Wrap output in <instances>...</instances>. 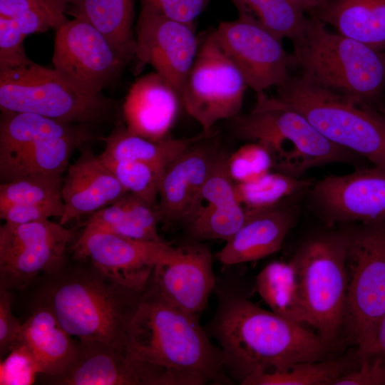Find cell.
<instances>
[{
	"instance_id": "1",
	"label": "cell",
	"mask_w": 385,
	"mask_h": 385,
	"mask_svg": "<svg viewBox=\"0 0 385 385\" xmlns=\"http://www.w3.org/2000/svg\"><path fill=\"white\" fill-rule=\"evenodd\" d=\"M198 319L169 302L150 278L128 325L127 351L158 385L231 384L222 350Z\"/></svg>"
},
{
	"instance_id": "2",
	"label": "cell",
	"mask_w": 385,
	"mask_h": 385,
	"mask_svg": "<svg viewBox=\"0 0 385 385\" xmlns=\"http://www.w3.org/2000/svg\"><path fill=\"white\" fill-rule=\"evenodd\" d=\"M215 291L218 306L207 333L217 342L231 379L241 384L256 373L324 358L330 345L318 333L261 308L217 280Z\"/></svg>"
},
{
	"instance_id": "3",
	"label": "cell",
	"mask_w": 385,
	"mask_h": 385,
	"mask_svg": "<svg viewBox=\"0 0 385 385\" xmlns=\"http://www.w3.org/2000/svg\"><path fill=\"white\" fill-rule=\"evenodd\" d=\"M293 67L307 82L383 112L385 52L329 31L311 16L292 39Z\"/></svg>"
},
{
	"instance_id": "4",
	"label": "cell",
	"mask_w": 385,
	"mask_h": 385,
	"mask_svg": "<svg viewBox=\"0 0 385 385\" xmlns=\"http://www.w3.org/2000/svg\"><path fill=\"white\" fill-rule=\"evenodd\" d=\"M232 120L237 138L268 150L274 171L300 178L311 168L330 164L362 167L364 158L328 140L302 114L265 92L256 93L249 113Z\"/></svg>"
},
{
	"instance_id": "5",
	"label": "cell",
	"mask_w": 385,
	"mask_h": 385,
	"mask_svg": "<svg viewBox=\"0 0 385 385\" xmlns=\"http://www.w3.org/2000/svg\"><path fill=\"white\" fill-rule=\"evenodd\" d=\"M277 98L302 114L334 145L385 168V115L354 98L290 75Z\"/></svg>"
},
{
	"instance_id": "6",
	"label": "cell",
	"mask_w": 385,
	"mask_h": 385,
	"mask_svg": "<svg viewBox=\"0 0 385 385\" xmlns=\"http://www.w3.org/2000/svg\"><path fill=\"white\" fill-rule=\"evenodd\" d=\"M143 292L123 287L105 277H78L58 286L48 306L71 336L127 350L128 325Z\"/></svg>"
},
{
	"instance_id": "7",
	"label": "cell",
	"mask_w": 385,
	"mask_h": 385,
	"mask_svg": "<svg viewBox=\"0 0 385 385\" xmlns=\"http://www.w3.org/2000/svg\"><path fill=\"white\" fill-rule=\"evenodd\" d=\"M348 231V282L343 332L369 355L385 313V222L359 223Z\"/></svg>"
},
{
	"instance_id": "8",
	"label": "cell",
	"mask_w": 385,
	"mask_h": 385,
	"mask_svg": "<svg viewBox=\"0 0 385 385\" xmlns=\"http://www.w3.org/2000/svg\"><path fill=\"white\" fill-rule=\"evenodd\" d=\"M348 231L306 240L291 259L299 276L307 324L331 345L343 331L347 291Z\"/></svg>"
},
{
	"instance_id": "9",
	"label": "cell",
	"mask_w": 385,
	"mask_h": 385,
	"mask_svg": "<svg viewBox=\"0 0 385 385\" xmlns=\"http://www.w3.org/2000/svg\"><path fill=\"white\" fill-rule=\"evenodd\" d=\"M111 101L81 90L54 68L32 63L0 71L1 111L28 112L70 123L106 117Z\"/></svg>"
},
{
	"instance_id": "10",
	"label": "cell",
	"mask_w": 385,
	"mask_h": 385,
	"mask_svg": "<svg viewBox=\"0 0 385 385\" xmlns=\"http://www.w3.org/2000/svg\"><path fill=\"white\" fill-rule=\"evenodd\" d=\"M247 87L241 71L210 32L200 44L185 81L182 107L202 131L211 132L218 121L240 113Z\"/></svg>"
},
{
	"instance_id": "11",
	"label": "cell",
	"mask_w": 385,
	"mask_h": 385,
	"mask_svg": "<svg viewBox=\"0 0 385 385\" xmlns=\"http://www.w3.org/2000/svg\"><path fill=\"white\" fill-rule=\"evenodd\" d=\"M52 63L67 81L92 94H102L128 64L103 34L77 19L56 31Z\"/></svg>"
},
{
	"instance_id": "12",
	"label": "cell",
	"mask_w": 385,
	"mask_h": 385,
	"mask_svg": "<svg viewBox=\"0 0 385 385\" xmlns=\"http://www.w3.org/2000/svg\"><path fill=\"white\" fill-rule=\"evenodd\" d=\"M73 231L44 220L0 227L1 288L21 289L41 272L55 270L63 261Z\"/></svg>"
},
{
	"instance_id": "13",
	"label": "cell",
	"mask_w": 385,
	"mask_h": 385,
	"mask_svg": "<svg viewBox=\"0 0 385 385\" xmlns=\"http://www.w3.org/2000/svg\"><path fill=\"white\" fill-rule=\"evenodd\" d=\"M212 33L255 93L280 87L291 75L292 58L282 39L253 19L239 14L220 22Z\"/></svg>"
},
{
	"instance_id": "14",
	"label": "cell",
	"mask_w": 385,
	"mask_h": 385,
	"mask_svg": "<svg viewBox=\"0 0 385 385\" xmlns=\"http://www.w3.org/2000/svg\"><path fill=\"white\" fill-rule=\"evenodd\" d=\"M307 192L310 208L329 225L385 222V168L362 166L329 175Z\"/></svg>"
},
{
	"instance_id": "15",
	"label": "cell",
	"mask_w": 385,
	"mask_h": 385,
	"mask_svg": "<svg viewBox=\"0 0 385 385\" xmlns=\"http://www.w3.org/2000/svg\"><path fill=\"white\" fill-rule=\"evenodd\" d=\"M134 72L148 64L180 96L199 48L194 24L170 19L141 4L136 24Z\"/></svg>"
},
{
	"instance_id": "16",
	"label": "cell",
	"mask_w": 385,
	"mask_h": 385,
	"mask_svg": "<svg viewBox=\"0 0 385 385\" xmlns=\"http://www.w3.org/2000/svg\"><path fill=\"white\" fill-rule=\"evenodd\" d=\"M165 242L138 240L113 232L85 227L73 246L76 258H89L102 276L143 292L155 265L175 250Z\"/></svg>"
},
{
	"instance_id": "17",
	"label": "cell",
	"mask_w": 385,
	"mask_h": 385,
	"mask_svg": "<svg viewBox=\"0 0 385 385\" xmlns=\"http://www.w3.org/2000/svg\"><path fill=\"white\" fill-rule=\"evenodd\" d=\"M215 133H205L166 167L157 210L161 223L188 222L203 205L202 190L220 152Z\"/></svg>"
},
{
	"instance_id": "18",
	"label": "cell",
	"mask_w": 385,
	"mask_h": 385,
	"mask_svg": "<svg viewBox=\"0 0 385 385\" xmlns=\"http://www.w3.org/2000/svg\"><path fill=\"white\" fill-rule=\"evenodd\" d=\"M151 281L172 304L199 317L217 283L210 250L200 244L176 247L155 265Z\"/></svg>"
},
{
	"instance_id": "19",
	"label": "cell",
	"mask_w": 385,
	"mask_h": 385,
	"mask_svg": "<svg viewBox=\"0 0 385 385\" xmlns=\"http://www.w3.org/2000/svg\"><path fill=\"white\" fill-rule=\"evenodd\" d=\"M247 210L243 225L215 255L225 265L256 261L279 251L299 211L296 204L286 200Z\"/></svg>"
},
{
	"instance_id": "20",
	"label": "cell",
	"mask_w": 385,
	"mask_h": 385,
	"mask_svg": "<svg viewBox=\"0 0 385 385\" xmlns=\"http://www.w3.org/2000/svg\"><path fill=\"white\" fill-rule=\"evenodd\" d=\"M55 381L65 385H157L150 370L127 350L95 340H80L76 359Z\"/></svg>"
},
{
	"instance_id": "21",
	"label": "cell",
	"mask_w": 385,
	"mask_h": 385,
	"mask_svg": "<svg viewBox=\"0 0 385 385\" xmlns=\"http://www.w3.org/2000/svg\"><path fill=\"white\" fill-rule=\"evenodd\" d=\"M180 107L181 101L176 90L159 73H148L131 85L125 98V127L129 132L148 139L165 138Z\"/></svg>"
},
{
	"instance_id": "22",
	"label": "cell",
	"mask_w": 385,
	"mask_h": 385,
	"mask_svg": "<svg viewBox=\"0 0 385 385\" xmlns=\"http://www.w3.org/2000/svg\"><path fill=\"white\" fill-rule=\"evenodd\" d=\"M228 155L220 151L202 190V205L187 222L197 240H228L245 222L247 210L240 202L227 167Z\"/></svg>"
},
{
	"instance_id": "23",
	"label": "cell",
	"mask_w": 385,
	"mask_h": 385,
	"mask_svg": "<svg viewBox=\"0 0 385 385\" xmlns=\"http://www.w3.org/2000/svg\"><path fill=\"white\" fill-rule=\"evenodd\" d=\"M62 187L64 213L59 223L69 221L110 205L128 192L110 169L89 148L68 168Z\"/></svg>"
},
{
	"instance_id": "24",
	"label": "cell",
	"mask_w": 385,
	"mask_h": 385,
	"mask_svg": "<svg viewBox=\"0 0 385 385\" xmlns=\"http://www.w3.org/2000/svg\"><path fill=\"white\" fill-rule=\"evenodd\" d=\"M49 306L37 309L22 324L19 342L34 358L41 374L54 378L63 374L79 351Z\"/></svg>"
},
{
	"instance_id": "25",
	"label": "cell",
	"mask_w": 385,
	"mask_h": 385,
	"mask_svg": "<svg viewBox=\"0 0 385 385\" xmlns=\"http://www.w3.org/2000/svg\"><path fill=\"white\" fill-rule=\"evenodd\" d=\"M310 14L341 34L385 49V0H326Z\"/></svg>"
},
{
	"instance_id": "26",
	"label": "cell",
	"mask_w": 385,
	"mask_h": 385,
	"mask_svg": "<svg viewBox=\"0 0 385 385\" xmlns=\"http://www.w3.org/2000/svg\"><path fill=\"white\" fill-rule=\"evenodd\" d=\"M103 34L129 63L135 58V0H68L66 12Z\"/></svg>"
},
{
	"instance_id": "27",
	"label": "cell",
	"mask_w": 385,
	"mask_h": 385,
	"mask_svg": "<svg viewBox=\"0 0 385 385\" xmlns=\"http://www.w3.org/2000/svg\"><path fill=\"white\" fill-rule=\"evenodd\" d=\"M63 137L91 135L82 126L34 113L1 111L0 163L36 142Z\"/></svg>"
},
{
	"instance_id": "28",
	"label": "cell",
	"mask_w": 385,
	"mask_h": 385,
	"mask_svg": "<svg viewBox=\"0 0 385 385\" xmlns=\"http://www.w3.org/2000/svg\"><path fill=\"white\" fill-rule=\"evenodd\" d=\"M202 131L187 138H165L153 140L129 132L125 126H117L103 138L105 149L101 160H136L162 168L166 167L183 150L205 135Z\"/></svg>"
},
{
	"instance_id": "29",
	"label": "cell",
	"mask_w": 385,
	"mask_h": 385,
	"mask_svg": "<svg viewBox=\"0 0 385 385\" xmlns=\"http://www.w3.org/2000/svg\"><path fill=\"white\" fill-rule=\"evenodd\" d=\"M90 139L86 137H63L33 143L7 161L0 163L1 183L30 175H63L73 150Z\"/></svg>"
},
{
	"instance_id": "30",
	"label": "cell",
	"mask_w": 385,
	"mask_h": 385,
	"mask_svg": "<svg viewBox=\"0 0 385 385\" xmlns=\"http://www.w3.org/2000/svg\"><path fill=\"white\" fill-rule=\"evenodd\" d=\"M257 292L277 314L300 324H307L297 267L289 262L273 261L257 275Z\"/></svg>"
},
{
	"instance_id": "31",
	"label": "cell",
	"mask_w": 385,
	"mask_h": 385,
	"mask_svg": "<svg viewBox=\"0 0 385 385\" xmlns=\"http://www.w3.org/2000/svg\"><path fill=\"white\" fill-rule=\"evenodd\" d=\"M344 359L299 361L247 377L242 385H333L346 372Z\"/></svg>"
},
{
	"instance_id": "32",
	"label": "cell",
	"mask_w": 385,
	"mask_h": 385,
	"mask_svg": "<svg viewBox=\"0 0 385 385\" xmlns=\"http://www.w3.org/2000/svg\"><path fill=\"white\" fill-rule=\"evenodd\" d=\"M238 14L246 16L283 39H292L307 17L294 0H230Z\"/></svg>"
},
{
	"instance_id": "33",
	"label": "cell",
	"mask_w": 385,
	"mask_h": 385,
	"mask_svg": "<svg viewBox=\"0 0 385 385\" xmlns=\"http://www.w3.org/2000/svg\"><path fill=\"white\" fill-rule=\"evenodd\" d=\"M68 0H0V16L11 18L26 36L51 29L68 21Z\"/></svg>"
},
{
	"instance_id": "34",
	"label": "cell",
	"mask_w": 385,
	"mask_h": 385,
	"mask_svg": "<svg viewBox=\"0 0 385 385\" xmlns=\"http://www.w3.org/2000/svg\"><path fill=\"white\" fill-rule=\"evenodd\" d=\"M314 181L274 171L247 183H235L241 205L247 209L270 207L308 191Z\"/></svg>"
},
{
	"instance_id": "35",
	"label": "cell",
	"mask_w": 385,
	"mask_h": 385,
	"mask_svg": "<svg viewBox=\"0 0 385 385\" xmlns=\"http://www.w3.org/2000/svg\"><path fill=\"white\" fill-rule=\"evenodd\" d=\"M61 174H36L1 183L0 207L15 203L63 202Z\"/></svg>"
},
{
	"instance_id": "36",
	"label": "cell",
	"mask_w": 385,
	"mask_h": 385,
	"mask_svg": "<svg viewBox=\"0 0 385 385\" xmlns=\"http://www.w3.org/2000/svg\"><path fill=\"white\" fill-rule=\"evenodd\" d=\"M101 160L128 192L157 207L160 184L165 168L136 160Z\"/></svg>"
},
{
	"instance_id": "37",
	"label": "cell",
	"mask_w": 385,
	"mask_h": 385,
	"mask_svg": "<svg viewBox=\"0 0 385 385\" xmlns=\"http://www.w3.org/2000/svg\"><path fill=\"white\" fill-rule=\"evenodd\" d=\"M117 201L123 207L125 217L114 225L123 235L139 240L164 242L158 232L160 220L157 207L131 192H127Z\"/></svg>"
},
{
	"instance_id": "38",
	"label": "cell",
	"mask_w": 385,
	"mask_h": 385,
	"mask_svg": "<svg viewBox=\"0 0 385 385\" xmlns=\"http://www.w3.org/2000/svg\"><path fill=\"white\" fill-rule=\"evenodd\" d=\"M227 167L235 183L252 181L270 171L272 160L262 145L249 142L228 155Z\"/></svg>"
},
{
	"instance_id": "39",
	"label": "cell",
	"mask_w": 385,
	"mask_h": 385,
	"mask_svg": "<svg viewBox=\"0 0 385 385\" xmlns=\"http://www.w3.org/2000/svg\"><path fill=\"white\" fill-rule=\"evenodd\" d=\"M38 374H41L40 370L32 354L19 342L1 362L0 384H31Z\"/></svg>"
},
{
	"instance_id": "40",
	"label": "cell",
	"mask_w": 385,
	"mask_h": 385,
	"mask_svg": "<svg viewBox=\"0 0 385 385\" xmlns=\"http://www.w3.org/2000/svg\"><path fill=\"white\" fill-rule=\"evenodd\" d=\"M24 34L11 18L0 16V71L32 63L24 48Z\"/></svg>"
},
{
	"instance_id": "41",
	"label": "cell",
	"mask_w": 385,
	"mask_h": 385,
	"mask_svg": "<svg viewBox=\"0 0 385 385\" xmlns=\"http://www.w3.org/2000/svg\"><path fill=\"white\" fill-rule=\"evenodd\" d=\"M63 202L51 203H15L0 207V218L6 223L23 224L61 218L64 213Z\"/></svg>"
},
{
	"instance_id": "42",
	"label": "cell",
	"mask_w": 385,
	"mask_h": 385,
	"mask_svg": "<svg viewBox=\"0 0 385 385\" xmlns=\"http://www.w3.org/2000/svg\"><path fill=\"white\" fill-rule=\"evenodd\" d=\"M163 15L180 21L194 24L212 0H140Z\"/></svg>"
},
{
	"instance_id": "43",
	"label": "cell",
	"mask_w": 385,
	"mask_h": 385,
	"mask_svg": "<svg viewBox=\"0 0 385 385\" xmlns=\"http://www.w3.org/2000/svg\"><path fill=\"white\" fill-rule=\"evenodd\" d=\"M359 367L346 372L333 385H385V362L375 356L359 359Z\"/></svg>"
},
{
	"instance_id": "44",
	"label": "cell",
	"mask_w": 385,
	"mask_h": 385,
	"mask_svg": "<svg viewBox=\"0 0 385 385\" xmlns=\"http://www.w3.org/2000/svg\"><path fill=\"white\" fill-rule=\"evenodd\" d=\"M22 324L12 313L11 297L9 289L0 292V354L1 358L19 343Z\"/></svg>"
},
{
	"instance_id": "45",
	"label": "cell",
	"mask_w": 385,
	"mask_h": 385,
	"mask_svg": "<svg viewBox=\"0 0 385 385\" xmlns=\"http://www.w3.org/2000/svg\"><path fill=\"white\" fill-rule=\"evenodd\" d=\"M369 355L379 357L385 362V313L379 323L375 342Z\"/></svg>"
},
{
	"instance_id": "46",
	"label": "cell",
	"mask_w": 385,
	"mask_h": 385,
	"mask_svg": "<svg viewBox=\"0 0 385 385\" xmlns=\"http://www.w3.org/2000/svg\"><path fill=\"white\" fill-rule=\"evenodd\" d=\"M305 12L312 13L326 0H294Z\"/></svg>"
},
{
	"instance_id": "47",
	"label": "cell",
	"mask_w": 385,
	"mask_h": 385,
	"mask_svg": "<svg viewBox=\"0 0 385 385\" xmlns=\"http://www.w3.org/2000/svg\"><path fill=\"white\" fill-rule=\"evenodd\" d=\"M383 113H384V114L385 115V106H384V108Z\"/></svg>"
}]
</instances>
